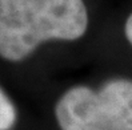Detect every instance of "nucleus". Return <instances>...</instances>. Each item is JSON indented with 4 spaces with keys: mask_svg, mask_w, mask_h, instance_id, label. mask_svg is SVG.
<instances>
[{
    "mask_svg": "<svg viewBox=\"0 0 132 130\" xmlns=\"http://www.w3.org/2000/svg\"><path fill=\"white\" fill-rule=\"evenodd\" d=\"M61 130H132V81L115 78L99 90L75 86L57 101Z\"/></svg>",
    "mask_w": 132,
    "mask_h": 130,
    "instance_id": "obj_2",
    "label": "nucleus"
},
{
    "mask_svg": "<svg viewBox=\"0 0 132 130\" xmlns=\"http://www.w3.org/2000/svg\"><path fill=\"white\" fill-rule=\"evenodd\" d=\"M124 31H126L127 40H128L129 44L132 45V13L129 15V17H128L127 21H126V28H124Z\"/></svg>",
    "mask_w": 132,
    "mask_h": 130,
    "instance_id": "obj_4",
    "label": "nucleus"
},
{
    "mask_svg": "<svg viewBox=\"0 0 132 130\" xmlns=\"http://www.w3.org/2000/svg\"><path fill=\"white\" fill-rule=\"evenodd\" d=\"M88 25L83 0H0V56L19 61L48 40H76Z\"/></svg>",
    "mask_w": 132,
    "mask_h": 130,
    "instance_id": "obj_1",
    "label": "nucleus"
},
{
    "mask_svg": "<svg viewBox=\"0 0 132 130\" xmlns=\"http://www.w3.org/2000/svg\"><path fill=\"white\" fill-rule=\"evenodd\" d=\"M16 112L10 98L0 89V130H8L13 126Z\"/></svg>",
    "mask_w": 132,
    "mask_h": 130,
    "instance_id": "obj_3",
    "label": "nucleus"
}]
</instances>
